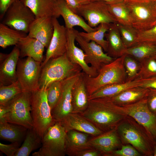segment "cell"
<instances>
[{
	"label": "cell",
	"mask_w": 156,
	"mask_h": 156,
	"mask_svg": "<svg viewBox=\"0 0 156 156\" xmlns=\"http://www.w3.org/2000/svg\"><path fill=\"white\" fill-rule=\"evenodd\" d=\"M80 114L104 132L116 128L126 115L116 110L109 97L89 100L87 107Z\"/></svg>",
	"instance_id": "6da1fadb"
},
{
	"label": "cell",
	"mask_w": 156,
	"mask_h": 156,
	"mask_svg": "<svg viewBox=\"0 0 156 156\" xmlns=\"http://www.w3.org/2000/svg\"><path fill=\"white\" fill-rule=\"evenodd\" d=\"M116 128L123 144L131 145L142 156H153L156 141L146 128L133 118L126 115Z\"/></svg>",
	"instance_id": "7a4b0ae2"
},
{
	"label": "cell",
	"mask_w": 156,
	"mask_h": 156,
	"mask_svg": "<svg viewBox=\"0 0 156 156\" xmlns=\"http://www.w3.org/2000/svg\"><path fill=\"white\" fill-rule=\"evenodd\" d=\"M125 56L124 55L104 65L95 77H90L83 72L88 96L105 86L126 81Z\"/></svg>",
	"instance_id": "3957f363"
},
{
	"label": "cell",
	"mask_w": 156,
	"mask_h": 156,
	"mask_svg": "<svg viewBox=\"0 0 156 156\" xmlns=\"http://www.w3.org/2000/svg\"><path fill=\"white\" fill-rule=\"evenodd\" d=\"M42 68L39 82L40 88L45 89L51 83L62 81L81 73L82 70L79 65L69 60L66 53L50 59Z\"/></svg>",
	"instance_id": "277c9868"
},
{
	"label": "cell",
	"mask_w": 156,
	"mask_h": 156,
	"mask_svg": "<svg viewBox=\"0 0 156 156\" xmlns=\"http://www.w3.org/2000/svg\"><path fill=\"white\" fill-rule=\"evenodd\" d=\"M31 104L33 129L42 139L47 129L55 122L47 101L46 89L40 88L31 92Z\"/></svg>",
	"instance_id": "5b68a950"
},
{
	"label": "cell",
	"mask_w": 156,
	"mask_h": 156,
	"mask_svg": "<svg viewBox=\"0 0 156 156\" xmlns=\"http://www.w3.org/2000/svg\"><path fill=\"white\" fill-rule=\"evenodd\" d=\"M31 96V93L23 92L8 102L4 105L6 113L0 121L20 125L28 129H33Z\"/></svg>",
	"instance_id": "8992f818"
},
{
	"label": "cell",
	"mask_w": 156,
	"mask_h": 156,
	"mask_svg": "<svg viewBox=\"0 0 156 156\" xmlns=\"http://www.w3.org/2000/svg\"><path fill=\"white\" fill-rule=\"evenodd\" d=\"M129 11L132 26L138 31L156 24V0H124Z\"/></svg>",
	"instance_id": "52a82bcc"
},
{
	"label": "cell",
	"mask_w": 156,
	"mask_h": 156,
	"mask_svg": "<svg viewBox=\"0 0 156 156\" xmlns=\"http://www.w3.org/2000/svg\"><path fill=\"white\" fill-rule=\"evenodd\" d=\"M66 131L61 124L55 122L46 131L42 139V145L33 156H64L66 155Z\"/></svg>",
	"instance_id": "ba28073f"
},
{
	"label": "cell",
	"mask_w": 156,
	"mask_h": 156,
	"mask_svg": "<svg viewBox=\"0 0 156 156\" xmlns=\"http://www.w3.org/2000/svg\"><path fill=\"white\" fill-rule=\"evenodd\" d=\"M146 98L130 105L119 106L114 104V107L143 126L156 141V113L149 108Z\"/></svg>",
	"instance_id": "9c48e42d"
},
{
	"label": "cell",
	"mask_w": 156,
	"mask_h": 156,
	"mask_svg": "<svg viewBox=\"0 0 156 156\" xmlns=\"http://www.w3.org/2000/svg\"><path fill=\"white\" fill-rule=\"evenodd\" d=\"M41 62L30 57L19 59L16 68L17 80L23 92L31 93L40 89Z\"/></svg>",
	"instance_id": "30bf717a"
},
{
	"label": "cell",
	"mask_w": 156,
	"mask_h": 156,
	"mask_svg": "<svg viewBox=\"0 0 156 156\" xmlns=\"http://www.w3.org/2000/svg\"><path fill=\"white\" fill-rule=\"evenodd\" d=\"M35 18L31 10L20 1L13 3L8 8L1 23L27 34Z\"/></svg>",
	"instance_id": "8fae6325"
},
{
	"label": "cell",
	"mask_w": 156,
	"mask_h": 156,
	"mask_svg": "<svg viewBox=\"0 0 156 156\" xmlns=\"http://www.w3.org/2000/svg\"><path fill=\"white\" fill-rule=\"evenodd\" d=\"M78 14L83 17L92 28L102 23H117L109 11L108 4L103 1H90L81 4Z\"/></svg>",
	"instance_id": "7c38bea8"
},
{
	"label": "cell",
	"mask_w": 156,
	"mask_h": 156,
	"mask_svg": "<svg viewBox=\"0 0 156 156\" xmlns=\"http://www.w3.org/2000/svg\"><path fill=\"white\" fill-rule=\"evenodd\" d=\"M79 32L75 40L84 53L85 62L88 64H90L98 73L104 65L115 59L104 53L102 47L94 41H86Z\"/></svg>",
	"instance_id": "4fadbf2b"
},
{
	"label": "cell",
	"mask_w": 156,
	"mask_h": 156,
	"mask_svg": "<svg viewBox=\"0 0 156 156\" xmlns=\"http://www.w3.org/2000/svg\"><path fill=\"white\" fill-rule=\"evenodd\" d=\"M81 72L61 81V96L58 103L51 111L52 116L55 122H61L68 115L72 113V89Z\"/></svg>",
	"instance_id": "5bb4252c"
},
{
	"label": "cell",
	"mask_w": 156,
	"mask_h": 156,
	"mask_svg": "<svg viewBox=\"0 0 156 156\" xmlns=\"http://www.w3.org/2000/svg\"><path fill=\"white\" fill-rule=\"evenodd\" d=\"M53 32L47 48L42 68L50 59L62 56L66 52L67 42V29L61 25L57 18H53Z\"/></svg>",
	"instance_id": "9a60e30c"
},
{
	"label": "cell",
	"mask_w": 156,
	"mask_h": 156,
	"mask_svg": "<svg viewBox=\"0 0 156 156\" xmlns=\"http://www.w3.org/2000/svg\"><path fill=\"white\" fill-rule=\"evenodd\" d=\"M78 32L77 30L74 28L67 29L66 54L72 62L81 67L83 72L90 77H95L98 75L99 73L86 63L84 51L81 49L76 46L75 44L76 37Z\"/></svg>",
	"instance_id": "2e32d148"
},
{
	"label": "cell",
	"mask_w": 156,
	"mask_h": 156,
	"mask_svg": "<svg viewBox=\"0 0 156 156\" xmlns=\"http://www.w3.org/2000/svg\"><path fill=\"white\" fill-rule=\"evenodd\" d=\"M88 144L100 151L102 156H108L112 152L120 148L122 144L115 128L90 139Z\"/></svg>",
	"instance_id": "e0dca14e"
},
{
	"label": "cell",
	"mask_w": 156,
	"mask_h": 156,
	"mask_svg": "<svg viewBox=\"0 0 156 156\" xmlns=\"http://www.w3.org/2000/svg\"><path fill=\"white\" fill-rule=\"evenodd\" d=\"M52 18H36L29 27L28 35L41 42L47 48L53 32Z\"/></svg>",
	"instance_id": "ac0fdd59"
},
{
	"label": "cell",
	"mask_w": 156,
	"mask_h": 156,
	"mask_svg": "<svg viewBox=\"0 0 156 156\" xmlns=\"http://www.w3.org/2000/svg\"><path fill=\"white\" fill-rule=\"evenodd\" d=\"M60 123L65 128L66 131L74 130L93 137L98 135L104 132L80 114L71 113Z\"/></svg>",
	"instance_id": "d6986e66"
},
{
	"label": "cell",
	"mask_w": 156,
	"mask_h": 156,
	"mask_svg": "<svg viewBox=\"0 0 156 156\" xmlns=\"http://www.w3.org/2000/svg\"><path fill=\"white\" fill-rule=\"evenodd\" d=\"M20 51L16 45L0 65V85H8L17 80L16 70Z\"/></svg>",
	"instance_id": "ffe728a7"
},
{
	"label": "cell",
	"mask_w": 156,
	"mask_h": 156,
	"mask_svg": "<svg viewBox=\"0 0 156 156\" xmlns=\"http://www.w3.org/2000/svg\"><path fill=\"white\" fill-rule=\"evenodd\" d=\"M58 13L63 18L67 29H71L75 26L81 27L86 32L97 30V27L92 28L87 23L81 16L73 12L69 8L64 0H57Z\"/></svg>",
	"instance_id": "44dd1931"
},
{
	"label": "cell",
	"mask_w": 156,
	"mask_h": 156,
	"mask_svg": "<svg viewBox=\"0 0 156 156\" xmlns=\"http://www.w3.org/2000/svg\"><path fill=\"white\" fill-rule=\"evenodd\" d=\"M73 113L81 114L87 108L88 96L83 73L75 83L72 91Z\"/></svg>",
	"instance_id": "7402d4cb"
},
{
	"label": "cell",
	"mask_w": 156,
	"mask_h": 156,
	"mask_svg": "<svg viewBox=\"0 0 156 156\" xmlns=\"http://www.w3.org/2000/svg\"><path fill=\"white\" fill-rule=\"evenodd\" d=\"M29 8L36 18L51 17L57 18L58 13L57 0H21Z\"/></svg>",
	"instance_id": "603a6c76"
},
{
	"label": "cell",
	"mask_w": 156,
	"mask_h": 156,
	"mask_svg": "<svg viewBox=\"0 0 156 156\" xmlns=\"http://www.w3.org/2000/svg\"><path fill=\"white\" fill-rule=\"evenodd\" d=\"M90 135L74 130L66 131L65 143L66 155L75 156L79 152L92 148L88 144Z\"/></svg>",
	"instance_id": "cb8c5ba5"
},
{
	"label": "cell",
	"mask_w": 156,
	"mask_h": 156,
	"mask_svg": "<svg viewBox=\"0 0 156 156\" xmlns=\"http://www.w3.org/2000/svg\"><path fill=\"white\" fill-rule=\"evenodd\" d=\"M20 51V56L32 58L41 62L43 60L45 47L37 39L27 36L21 38L16 45Z\"/></svg>",
	"instance_id": "d4e9b609"
},
{
	"label": "cell",
	"mask_w": 156,
	"mask_h": 156,
	"mask_svg": "<svg viewBox=\"0 0 156 156\" xmlns=\"http://www.w3.org/2000/svg\"><path fill=\"white\" fill-rule=\"evenodd\" d=\"M105 37L107 42L106 52L108 55L116 59L125 55L127 48L122 40L117 23L111 24Z\"/></svg>",
	"instance_id": "484cf974"
},
{
	"label": "cell",
	"mask_w": 156,
	"mask_h": 156,
	"mask_svg": "<svg viewBox=\"0 0 156 156\" xmlns=\"http://www.w3.org/2000/svg\"><path fill=\"white\" fill-rule=\"evenodd\" d=\"M149 90V88L138 86L128 88L109 98L116 105L119 106L127 105L146 98Z\"/></svg>",
	"instance_id": "4316f807"
},
{
	"label": "cell",
	"mask_w": 156,
	"mask_h": 156,
	"mask_svg": "<svg viewBox=\"0 0 156 156\" xmlns=\"http://www.w3.org/2000/svg\"><path fill=\"white\" fill-rule=\"evenodd\" d=\"M142 83L141 79H136L123 83L108 85L100 88L88 96V100L99 98L111 97L128 88L140 86Z\"/></svg>",
	"instance_id": "83f0119b"
},
{
	"label": "cell",
	"mask_w": 156,
	"mask_h": 156,
	"mask_svg": "<svg viewBox=\"0 0 156 156\" xmlns=\"http://www.w3.org/2000/svg\"><path fill=\"white\" fill-rule=\"evenodd\" d=\"M28 129L22 126L0 121V137L11 143L19 144L25 138Z\"/></svg>",
	"instance_id": "f1b7e54d"
},
{
	"label": "cell",
	"mask_w": 156,
	"mask_h": 156,
	"mask_svg": "<svg viewBox=\"0 0 156 156\" xmlns=\"http://www.w3.org/2000/svg\"><path fill=\"white\" fill-rule=\"evenodd\" d=\"M130 55L140 62L156 55V44L147 42H138L127 49L125 55Z\"/></svg>",
	"instance_id": "f546056e"
},
{
	"label": "cell",
	"mask_w": 156,
	"mask_h": 156,
	"mask_svg": "<svg viewBox=\"0 0 156 156\" xmlns=\"http://www.w3.org/2000/svg\"><path fill=\"white\" fill-rule=\"evenodd\" d=\"M42 138L33 129H28L24 142L15 156H28L33 151L40 147Z\"/></svg>",
	"instance_id": "4dcf8cb0"
},
{
	"label": "cell",
	"mask_w": 156,
	"mask_h": 156,
	"mask_svg": "<svg viewBox=\"0 0 156 156\" xmlns=\"http://www.w3.org/2000/svg\"><path fill=\"white\" fill-rule=\"evenodd\" d=\"M27 35L26 33L0 23V46L3 48L11 45H17L21 38Z\"/></svg>",
	"instance_id": "1f68e13d"
},
{
	"label": "cell",
	"mask_w": 156,
	"mask_h": 156,
	"mask_svg": "<svg viewBox=\"0 0 156 156\" xmlns=\"http://www.w3.org/2000/svg\"><path fill=\"white\" fill-rule=\"evenodd\" d=\"M111 24L102 23L97 27L96 31L90 32H79V34L88 42L94 41L100 45L103 50L106 52L107 42L104 39L105 34L108 31Z\"/></svg>",
	"instance_id": "d6a6232c"
},
{
	"label": "cell",
	"mask_w": 156,
	"mask_h": 156,
	"mask_svg": "<svg viewBox=\"0 0 156 156\" xmlns=\"http://www.w3.org/2000/svg\"><path fill=\"white\" fill-rule=\"evenodd\" d=\"M108 4L109 11L117 23L132 25L130 12L125 2Z\"/></svg>",
	"instance_id": "836d02e7"
},
{
	"label": "cell",
	"mask_w": 156,
	"mask_h": 156,
	"mask_svg": "<svg viewBox=\"0 0 156 156\" xmlns=\"http://www.w3.org/2000/svg\"><path fill=\"white\" fill-rule=\"evenodd\" d=\"M23 92L17 80L9 85H1L0 105H5L17 95Z\"/></svg>",
	"instance_id": "e575fe53"
},
{
	"label": "cell",
	"mask_w": 156,
	"mask_h": 156,
	"mask_svg": "<svg viewBox=\"0 0 156 156\" xmlns=\"http://www.w3.org/2000/svg\"><path fill=\"white\" fill-rule=\"evenodd\" d=\"M117 25L122 40L127 49L133 47L138 42V31L132 25L118 23Z\"/></svg>",
	"instance_id": "d590c367"
},
{
	"label": "cell",
	"mask_w": 156,
	"mask_h": 156,
	"mask_svg": "<svg viewBox=\"0 0 156 156\" xmlns=\"http://www.w3.org/2000/svg\"><path fill=\"white\" fill-rule=\"evenodd\" d=\"M140 62V68L137 79H145L156 76L155 55Z\"/></svg>",
	"instance_id": "8d00e7d4"
},
{
	"label": "cell",
	"mask_w": 156,
	"mask_h": 156,
	"mask_svg": "<svg viewBox=\"0 0 156 156\" xmlns=\"http://www.w3.org/2000/svg\"><path fill=\"white\" fill-rule=\"evenodd\" d=\"M62 89V81L51 83L46 89L47 101L51 111L58 103L61 96Z\"/></svg>",
	"instance_id": "74e56055"
},
{
	"label": "cell",
	"mask_w": 156,
	"mask_h": 156,
	"mask_svg": "<svg viewBox=\"0 0 156 156\" xmlns=\"http://www.w3.org/2000/svg\"><path fill=\"white\" fill-rule=\"evenodd\" d=\"M124 63L127 75L126 81L137 79L140 62L132 57L125 54Z\"/></svg>",
	"instance_id": "f35d334b"
},
{
	"label": "cell",
	"mask_w": 156,
	"mask_h": 156,
	"mask_svg": "<svg viewBox=\"0 0 156 156\" xmlns=\"http://www.w3.org/2000/svg\"><path fill=\"white\" fill-rule=\"evenodd\" d=\"M133 146L127 144H122L119 148L111 153L108 156H142Z\"/></svg>",
	"instance_id": "ab89813d"
},
{
	"label": "cell",
	"mask_w": 156,
	"mask_h": 156,
	"mask_svg": "<svg viewBox=\"0 0 156 156\" xmlns=\"http://www.w3.org/2000/svg\"><path fill=\"white\" fill-rule=\"evenodd\" d=\"M138 42H147L156 44V24L148 29L138 31Z\"/></svg>",
	"instance_id": "60d3db41"
},
{
	"label": "cell",
	"mask_w": 156,
	"mask_h": 156,
	"mask_svg": "<svg viewBox=\"0 0 156 156\" xmlns=\"http://www.w3.org/2000/svg\"><path fill=\"white\" fill-rule=\"evenodd\" d=\"M20 144L11 143L10 144L0 143V150L8 156H15L20 147Z\"/></svg>",
	"instance_id": "b9f144b4"
},
{
	"label": "cell",
	"mask_w": 156,
	"mask_h": 156,
	"mask_svg": "<svg viewBox=\"0 0 156 156\" xmlns=\"http://www.w3.org/2000/svg\"><path fill=\"white\" fill-rule=\"evenodd\" d=\"M146 97L148 107L152 112L156 113V89L149 88Z\"/></svg>",
	"instance_id": "7bdbcfd3"
},
{
	"label": "cell",
	"mask_w": 156,
	"mask_h": 156,
	"mask_svg": "<svg viewBox=\"0 0 156 156\" xmlns=\"http://www.w3.org/2000/svg\"><path fill=\"white\" fill-rule=\"evenodd\" d=\"M21 0H0V18L2 19L8 8L12 4Z\"/></svg>",
	"instance_id": "ee69618b"
},
{
	"label": "cell",
	"mask_w": 156,
	"mask_h": 156,
	"mask_svg": "<svg viewBox=\"0 0 156 156\" xmlns=\"http://www.w3.org/2000/svg\"><path fill=\"white\" fill-rule=\"evenodd\" d=\"M102 156L101 152L93 148H89L77 153L75 156Z\"/></svg>",
	"instance_id": "f6af8a7d"
},
{
	"label": "cell",
	"mask_w": 156,
	"mask_h": 156,
	"mask_svg": "<svg viewBox=\"0 0 156 156\" xmlns=\"http://www.w3.org/2000/svg\"><path fill=\"white\" fill-rule=\"evenodd\" d=\"M141 80L142 83L140 86L147 88L156 89V76Z\"/></svg>",
	"instance_id": "bcb514c9"
},
{
	"label": "cell",
	"mask_w": 156,
	"mask_h": 156,
	"mask_svg": "<svg viewBox=\"0 0 156 156\" xmlns=\"http://www.w3.org/2000/svg\"><path fill=\"white\" fill-rule=\"evenodd\" d=\"M64 0L70 10L75 13L78 14V10L81 5L79 1L77 0Z\"/></svg>",
	"instance_id": "7dc6e473"
},
{
	"label": "cell",
	"mask_w": 156,
	"mask_h": 156,
	"mask_svg": "<svg viewBox=\"0 0 156 156\" xmlns=\"http://www.w3.org/2000/svg\"><path fill=\"white\" fill-rule=\"evenodd\" d=\"M123 0H90V1H102L105 2L108 4H111L121 2V1H122Z\"/></svg>",
	"instance_id": "c3c4849f"
},
{
	"label": "cell",
	"mask_w": 156,
	"mask_h": 156,
	"mask_svg": "<svg viewBox=\"0 0 156 156\" xmlns=\"http://www.w3.org/2000/svg\"><path fill=\"white\" fill-rule=\"evenodd\" d=\"M81 4H84L90 1V0H77Z\"/></svg>",
	"instance_id": "681fc988"
},
{
	"label": "cell",
	"mask_w": 156,
	"mask_h": 156,
	"mask_svg": "<svg viewBox=\"0 0 156 156\" xmlns=\"http://www.w3.org/2000/svg\"><path fill=\"white\" fill-rule=\"evenodd\" d=\"M153 155V156H156V142L154 147Z\"/></svg>",
	"instance_id": "f907efd6"
},
{
	"label": "cell",
	"mask_w": 156,
	"mask_h": 156,
	"mask_svg": "<svg viewBox=\"0 0 156 156\" xmlns=\"http://www.w3.org/2000/svg\"></svg>",
	"instance_id": "816d5d0a"
}]
</instances>
